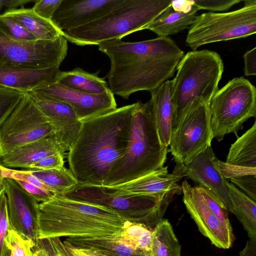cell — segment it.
Listing matches in <instances>:
<instances>
[{
    "mask_svg": "<svg viewBox=\"0 0 256 256\" xmlns=\"http://www.w3.org/2000/svg\"><path fill=\"white\" fill-rule=\"evenodd\" d=\"M98 47L110 60L106 76L110 90L126 100L137 92H150L173 77L184 54L170 37L136 42L116 39Z\"/></svg>",
    "mask_w": 256,
    "mask_h": 256,
    "instance_id": "cell-1",
    "label": "cell"
},
{
    "mask_svg": "<svg viewBox=\"0 0 256 256\" xmlns=\"http://www.w3.org/2000/svg\"><path fill=\"white\" fill-rule=\"evenodd\" d=\"M136 102L82 121L69 150V169L79 183L104 186L125 154Z\"/></svg>",
    "mask_w": 256,
    "mask_h": 256,
    "instance_id": "cell-2",
    "label": "cell"
},
{
    "mask_svg": "<svg viewBox=\"0 0 256 256\" xmlns=\"http://www.w3.org/2000/svg\"><path fill=\"white\" fill-rule=\"evenodd\" d=\"M126 221L110 208L54 195L38 204V239L108 236Z\"/></svg>",
    "mask_w": 256,
    "mask_h": 256,
    "instance_id": "cell-3",
    "label": "cell"
},
{
    "mask_svg": "<svg viewBox=\"0 0 256 256\" xmlns=\"http://www.w3.org/2000/svg\"><path fill=\"white\" fill-rule=\"evenodd\" d=\"M168 152L160 140L150 100L136 102L126 152L113 166L104 186L124 184L160 169Z\"/></svg>",
    "mask_w": 256,
    "mask_h": 256,
    "instance_id": "cell-4",
    "label": "cell"
},
{
    "mask_svg": "<svg viewBox=\"0 0 256 256\" xmlns=\"http://www.w3.org/2000/svg\"><path fill=\"white\" fill-rule=\"evenodd\" d=\"M224 70L222 60L214 51L194 50L184 54L172 80V130L190 109L201 103L210 104Z\"/></svg>",
    "mask_w": 256,
    "mask_h": 256,
    "instance_id": "cell-5",
    "label": "cell"
},
{
    "mask_svg": "<svg viewBox=\"0 0 256 256\" xmlns=\"http://www.w3.org/2000/svg\"><path fill=\"white\" fill-rule=\"evenodd\" d=\"M172 0H122L112 11L100 18L79 27L63 31L68 41L79 46L98 45L120 39L143 30L168 8Z\"/></svg>",
    "mask_w": 256,
    "mask_h": 256,
    "instance_id": "cell-6",
    "label": "cell"
},
{
    "mask_svg": "<svg viewBox=\"0 0 256 256\" xmlns=\"http://www.w3.org/2000/svg\"><path fill=\"white\" fill-rule=\"evenodd\" d=\"M174 192L161 198L138 195L104 186L78 184L66 192L64 196L110 208L128 221L142 224L153 230L163 219Z\"/></svg>",
    "mask_w": 256,
    "mask_h": 256,
    "instance_id": "cell-7",
    "label": "cell"
},
{
    "mask_svg": "<svg viewBox=\"0 0 256 256\" xmlns=\"http://www.w3.org/2000/svg\"><path fill=\"white\" fill-rule=\"evenodd\" d=\"M213 138L218 142L234 133L237 136L243 124L256 116V88L242 76L235 78L218 89L210 104Z\"/></svg>",
    "mask_w": 256,
    "mask_h": 256,
    "instance_id": "cell-8",
    "label": "cell"
},
{
    "mask_svg": "<svg viewBox=\"0 0 256 256\" xmlns=\"http://www.w3.org/2000/svg\"><path fill=\"white\" fill-rule=\"evenodd\" d=\"M227 12H208L196 16L188 28L186 42L192 50L218 42L246 38L256 32V0Z\"/></svg>",
    "mask_w": 256,
    "mask_h": 256,
    "instance_id": "cell-9",
    "label": "cell"
},
{
    "mask_svg": "<svg viewBox=\"0 0 256 256\" xmlns=\"http://www.w3.org/2000/svg\"><path fill=\"white\" fill-rule=\"evenodd\" d=\"M54 133L51 120L26 93L0 126V158L20 146Z\"/></svg>",
    "mask_w": 256,
    "mask_h": 256,
    "instance_id": "cell-10",
    "label": "cell"
},
{
    "mask_svg": "<svg viewBox=\"0 0 256 256\" xmlns=\"http://www.w3.org/2000/svg\"><path fill=\"white\" fill-rule=\"evenodd\" d=\"M63 36L51 40L19 41L0 30V66L46 68L59 66L66 56Z\"/></svg>",
    "mask_w": 256,
    "mask_h": 256,
    "instance_id": "cell-11",
    "label": "cell"
},
{
    "mask_svg": "<svg viewBox=\"0 0 256 256\" xmlns=\"http://www.w3.org/2000/svg\"><path fill=\"white\" fill-rule=\"evenodd\" d=\"M208 104L193 107L172 130L170 152L176 164H187L211 146L213 139Z\"/></svg>",
    "mask_w": 256,
    "mask_h": 256,
    "instance_id": "cell-12",
    "label": "cell"
},
{
    "mask_svg": "<svg viewBox=\"0 0 256 256\" xmlns=\"http://www.w3.org/2000/svg\"><path fill=\"white\" fill-rule=\"evenodd\" d=\"M216 156L211 146L196 156L187 164H176L173 174L180 179L188 177L199 186L208 190L222 206L230 212L228 196V182L220 171Z\"/></svg>",
    "mask_w": 256,
    "mask_h": 256,
    "instance_id": "cell-13",
    "label": "cell"
},
{
    "mask_svg": "<svg viewBox=\"0 0 256 256\" xmlns=\"http://www.w3.org/2000/svg\"><path fill=\"white\" fill-rule=\"evenodd\" d=\"M8 202L10 229L35 244L38 239V202L14 180L2 182Z\"/></svg>",
    "mask_w": 256,
    "mask_h": 256,
    "instance_id": "cell-14",
    "label": "cell"
},
{
    "mask_svg": "<svg viewBox=\"0 0 256 256\" xmlns=\"http://www.w3.org/2000/svg\"><path fill=\"white\" fill-rule=\"evenodd\" d=\"M183 202L200 232L216 246L229 248L233 242L232 231L226 228L208 206L196 186L186 180L182 184Z\"/></svg>",
    "mask_w": 256,
    "mask_h": 256,
    "instance_id": "cell-15",
    "label": "cell"
},
{
    "mask_svg": "<svg viewBox=\"0 0 256 256\" xmlns=\"http://www.w3.org/2000/svg\"><path fill=\"white\" fill-rule=\"evenodd\" d=\"M37 106L51 120L54 136L64 152L69 151L81 128L80 120L68 104L37 91L28 92Z\"/></svg>",
    "mask_w": 256,
    "mask_h": 256,
    "instance_id": "cell-16",
    "label": "cell"
},
{
    "mask_svg": "<svg viewBox=\"0 0 256 256\" xmlns=\"http://www.w3.org/2000/svg\"><path fill=\"white\" fill-rule=\"evenodd\" d=\"M36 91L68 104L82 122L116 108L114 94L110 90L100 94H90L55 82Z\"/></svg>",
    "mask_w": 256,
    "mask_h": 256,
    "instance_id": "cell-17",
    "label": "cell"
},
{
    "mask_svg": "<svg viewBox=\"0 0 256 256\" xmlns=\"http://www.w3.org/2000/svg\"><path fill=\"white\" fill-rule=\"evenodd\" d=\"M122 0H62L52 22L62 31L94 21L109 13Z\"/></svg>",
    "mask_w": 256,
    "mask_h": 256,
    "instance_id": "cell-18",
    "label": "cell"
},
{
    "mask_svg": "<svg viewBox=\"0 0 256 256\" xmlns=\"http://www.w3.org/2000/svg\"><path fill=\"white\" fill-rule=\"evenodd\" d=\"M59 68L0 66V86L24 93L36 91L56 82L60 72Z\"/></svg>",
    "mask_w": 256,
    "mask_h": 256,
    "instance_id": "cell-19",
    "label": "cell"
},
{
    "mask_svg": "<svg viewBox=\"0 0 256 256\" xmlns=\"http://www.w3.org/2000/svg\"><path fill=\"white\" fill-rule=\"evenodd\" d=\"M198 9L190 0H172L171 4L144 28L158 37H168L188 28Z\"/></svg>",
    "mask_w": 256,
    "mask_h": 256,
    "instance_id": "cell-20",
    "label": "cell"
},
{
    "mask_svg": "<svg viewBox=\"0 0 256 256\" xmlns=\"http://www.w3.org/2000/svg\"><path fill=\"white\" fill-rule=\"evenodd\" d=\"M180 180L172 172L168 173L166 166L126 184L108 187L135 194L162 198L169 192H182V186L178 184Z\"/></svg>",
    "mask_w": 256,
    "mask_h": 256,
    "instance_id": "cell-21",
    "label": "cell"
},
{
    "mask_svg": "<svg viewBox=\"0 0 256 256\" xmlns=\"http://www.w3.org/2000/svg\"><path fill=\"white\" fill-rule=\"evenodd\" d=\"M64 152L54 136L44 138L20 146L0 158V163L9 168L28 170L42 159L49 156Z\"/></svg>",
    "mask_w": 256,
    "mask_h": 256,
    "instance_id": "cell-22",
    "label": "cell"
},
{
    "mask_svg": "<svg viewBox=\"0 0 256 256\" xmlns=\"http://www.w3.org/2000/svg\"><path fill=\"white\" fill-rule=\"evenodd\" d=\"M172 80H167L151 91L152 102L158 136L163 145L170 144L174 108L171 100Z\"/></svg>",
    "mask_w": 256,
    "mask_h": 256,
    "instance_id": "cell-23",
    "label": "cell"
},
{
    "mask_svg": "<svg viewBox=\"0 0 256 256\" xmlns=\"http://www.w3.org/2000/svg\"><path fill=\"white\" fill-rule=\"evenodd\" d=\"M64 240L74 247L90 249L110 256H147L142 250L125 244L120 237L118 230L108 236L68 238Z\"/></svg>",
    "mask_w": 256,
    "mask_h": 256,
    "instance_id": "cell-24",
    "label": "cell"
},
{
    "mask_svg": "<svg viewBox=\"0 0 256 256\" xmlns=\"http://www.w3.org/2000/svg\"><path fill=\"white\" fill-rule=\"evenodd\" d=\"M2 14L19 23L37 40H51L63 36V31L59 30L51 20L40 17L32 8L22 7L7 10Z\"/></svg>",
    "mask_w": 256,
    "mask_h": 256,
    "instance_id": "cell-25",
    "label": "cell"
},
{
    "mask_svg": "<svg viewBox=\"0 0 256 256\" xmlns=\"http://www.w3.org/2000/svg\"><path fill=\"white\" fill-rule=\"evenodd\" d=\"M100 71L90 73L80 68L69 71L60 72L57 82L64 86L94 94L110 90L104 78L98 76Z\"/></svg>",
    "mask_w": 256,
    "mask_h": 256,
    "instance_id": "cell-26",
    "label": "cell"
},
{
    "mask_svg": "<svg viewBox=\"0 0 256 256\" xmlns=\"http://www.w3.org/2000/svg\"><path fill=\"white\" fill-rule=\"evenodd\" d=\"M228 193L233 213L242 224L250 239H256V204L234 185L228 183Z\"/></svg>",
    "mask_w": 256,
    "mask_h": 256,
    "instance_id": "cell-27",
    "label": "cell"
},
{
    "mask_svg": "<svg viewBox=\"0 0 256 256\" xmlns=\"http://www.w3.org/2000/svg\"><path fill=\"white\" fill-rule=\"evenodd\" d=\"M226 162L256 168V121L231 145Z\"/></svg>",
    "mask_w": 256,
    "mask_h": 256,
    "instance_id": "cell-28",
    "label": "cell"
},
{
    "mask_svg": "<svg viewBox=\"0 0 256 256\" xmlns=\"http://www.w3.org/2000/svg\"><path fill=\"white\" fill-rule=\"evenodd\" d=\"M150 256H180V244L170 222L162 219L152 230Z\"/></svg>",
    "mask_w": 256,
    "mask_h": 256,
    "instance_id": "cell-29",
    "label": "cell"
},
{
    "mask_svg": "<svg viewBox=\"0 0 256 256\" xmlns=\"http://www.w3.org/2000/svg\"><path fill=\"white\" fill-rule=\"evenodd\" d=\"M54 195H62L78 184L70 169L63 166L48 170H29Z\"/></svg>",
    "mask_w": 256,
    "mask_h": 256,
    "instance_id": "cell-30",
    "label": "cell"
},
{
    "mask_svg": "<svg viewBox=\"0 0 256 256\" xmlns=\"http://www.w3.org/2000/svg\"><path fill=\"white\" fill-rule=\"evenodd\" d=\"M120 238L130 246L142 250L150 256L152 246V230L142 224L126 221L118 230Z\"/></svg>",
    "mask_w": 256,
    "mask_h": 256,
    "instance_id": "cell-31",
    "label": "cell"
},
{
    "mask_svg": "<svg viewBox=\"0 0 256 256\" xmlns=\"http://www.w3.org/2000/svg\"><path fill=\"white\" fill-rule=\"evenodd\" d=\"M26 93L0 86V126Z\"/></svg>",
    "mask_w": 256,
    "mask_h": 256,
    "instance_id": "cell-32",
    "label": "cell"
},
{
    "mask_svg": "<svg viewBox=\"0 0 256 256\" xmlns=\"http://www.w3.org/2000/svg\"><path fill=\"white\" fill-rule=\"evenodd\" d=\"M7 246L10 250V256H32V248L36 244L27 240L14 230L9 229L6 238Z\"/></svg>",
    "mask_w": 256,
    "mask_h": 256,
    "instance_id": "cell-33",
    "label": "cell"
},
{
    "mask_svg": "<svg viewBox=\"0 0 256 256\" xmlns=\"http://www.w3.org/2000/svg\"><path fill=\"white\" fill-rule=\"evenodd\" d=\"M0 30L6 36L19 41L31 42L37 40L19 23L2 14L0 15Z\"/></svg>",
    "mask_w": 256,
    "mask_h": 256,
    "instance_id": "cell-34",
    "label": "cell"
},
{
    "mask_svg": "<svg viewBox=\"0 0 256 256\" xmlns=\"http://www.w3.org/2000/svg\"><path fill=\"white\" fill-rule=\"evenodd\" d=\"M10 229L6 196L3 192L0 196V256H10L6 238Z\"/></svg>",
    "mask_w": 256,
    "mask_h": 256,
    "instance_id": "cell-35",
    "label": "cell"
},
{
    "mask_svg": "<svg viewBox=\"0 0 256 256\" xmlns=\"http://www.w3.org/2000/svg\"><path fill=\"white\" fill-rule=\"evenodd\" d=\"M210 210L218 218L224 226L232 231L228 217V212L222 206L216 197L206 188L201 186H196Z\"/></svg>",
    "mask_w": 256,
    "mask_h": 256,
    "instance_id": "cell-36",
    "label": "cell"
},
{
    "mask_svg": "<svg viewBox=\"0 0 256 256\" xmlns=\"http://www.w3.org/2000/svg\"><path fill=\"white\" fill-rule=\"evenodd\" d=\"M217 166L226 178H238L247 176H256V168H246L218 160Z\"/></svg>",
    "mask_w": 256,
    "mask_h": 256,
    "instance_id": "cell-37",
    "label": "cell"
},
{
    "mask_svg": "<svg viewBox=\"0 0 256 256\" xmlns=\"http://www.w3.org/2000/svg\"><path fill=\"white\" fill-rule=\"evenodd\" d=\"M192 4L200 10L212 11H224L229 10L232 6L242 2V0H190Z\"/></svg>",
    "mask_w": 256,
    "mask_h": 256,
    "instance_id": "cell-38",
    "label": "cell"
},
{
    "mask_svg": "<svg viewBox=\"0 0 256 256\" xmlns=\"http://www.w3.org/2000/svg\"><path fill=\"white\" fill-rule=\"evenodd\" d=\"M52 239L56 246L67 256H110L90 249L74 247L65 240L61 241L58 238H52Z\"/></svg>",
    "mask_w": 256,
    "mask_h": 256,
    "instance_id": "cell-39",
    "label": "cell"
},
{
    "mask_svg": "<svg viewBox=\"0 0 256 256\" xmlns=\"http://www.w3.org/2000/svg\"><path fill=\"white\" fill-rule=\"evenodd\" d=\"M62 2V0H36L32 9L40 17L52 20Z\"/></svg>",
    "mask_w": 256,
    "mask_h": 256,
    "instance_id": "cell-40",
    "label": "cell"
},
{
    "mask_svg": "<svg viewBox=\"0 0 256 256\" xmlns=\"http://www.w3.org/2000/svg\"><path fill=\"white\" fill-rule=\"evenodd\" d=\"M65 154H56L46 156L32 165L28 170H48L64 166Z\"/></svg>",
    "mask_w": 256,
    "mask_h": 256,
    "instance_id": "cell-41",
    "label": "cell"
},
{
    "mask_svg": "<svg viewBox=\"0 0 256 256\" xmlns=\"http://www.w3.org/2000/svg\"><path fill=\"white\" fill-rule=\"evenodd\" d=\"M32 250V256H60L51 238L38 239Z\"/></svg>",
    "mask_w": 256,
    "mask_h": 256,
    "instance_id": "cell-42",
    "label": "cell"
},
{
    "mask_svg": "<svg viewBox=\"0 0 256 256\" xmlns=\"http://www.w3.org/2000/svg\"><path fill=\"white\" fill-rule=\"evenodd\" d=\"M24 190L31 195L38 202H45L52 198L54 194L28 182L15 180Z\"/></svg>",
    "mask_w": 256,
    "mask_h": 256,
    "instance_id": "cell-43",
    "label": "cell"
},
{
    "mask_svg": "<svg viewBox=\"0 0 256 256\" xmlns=\"http://www.w3.org/2000/svg\"><path fill=\"white\" fill-rule=\"evenodd\" d=\"M232 183L238 186L254 201L256 200V176H247L230 180Z\"/></svg>",
    "mask_w": 256,
    "mask_h": 256,
    "instance_id": "cell-44",
    "label": "cell"
},
{
    "mask_svg": "<svg viewBox=\"0 0 256 256\" xmlns=\"http://www.w3.org/2000/svg\"><path fill=\"white\" fill-rule=\"evenodd\" d=\"M244 74L246 76H256V48L247 51L244 55Z\"/></svg>",
    "mask_w": 256,
    "mask_h": 256,
    "instance_id": "cell-45",
    "label": "cell"
},
{
    "mask_svg": "<svg viewBox=\"0 0 256 256\" xmlns=\"http://www.w3.org/2000/svg\"><path fill=\"white\" fill-rule=\"evenodd\" d=\"M240 256H256V239H250L246 242L245 247L240 252Z\"/></svg>",
    "mask_w": 256,
    "mask_h": 256,
    "instance_id": "cell-46",
    "label": "cell"
},
{
    "mask_svg": "<svg viewBox=\"0 0 256 256\" xmlns=\"http://www.w3.org/2000/svg\"><path fill=\"white\" fill-rule=\"evenodd\" d=\"M36 0H3L4 6L8 10L16 9L18 6L22 8L32 2H35Z\"/></svg>",
    "mask_w": 256,
    "mask_h": 256,
    "instance_id": "cell-47",
    "label": "cell"
},
{
    "mask_svg": "<svg viewBox=\"0 0 256 256\" xmlns=\"http://www.w3.org/2000/svg\"><path fill=\"white\" fill-rule=\"evenodd\" d=\"M52 239V238H51ZM52 242L56 248V250H58V253L60 254V256H67L62 250H60L58 248L56 245L54 243L52 240Z\"/></svg>",
    "mask_w": 256,
    "mask_h": 256,
    "instance_id": "cell-48",
    "label": "cell"
},
{
    "mask_svg": "<svg viewBox=\"0 0 256 256\" xmlns=\"http://www.w3.org/2000/svg\"><path fill=\"white\" fill-rule=\"evenodd\" d=\"M2 166L0 163V180L2 182V183L3 180L4 179V178L3 176V174H2Z\"/></svg>",
    "mask_w": 256,
    "mask_h": 256,
    "instance_id": "cell-49",
    "label": "cell"
},
{
    "mask_svg": "<svg viewBox=\"0 0 256 256\" xmlns=\"http://www.w3.org/2000/svg\"><path fill=\"white\" fill-rule=\"evenodd\" d=\"M3 7H4L3 0H0V15L1 14L0 12H1L2 10V9Z\"/></svg>",
    "mask_w": 256,
    "mask_h": 256,
    "instance_id": "cell-50",
    "label": "cell"
},
{
    "mask_svg": "<svg viewBox=\"0 0 256 256\" xmlns=\"http://www.w3.org/2000/svg\"><path fill=\"white\" fill-rule=\"evenodd\" d=\"M4 192V188L2 184H0V196Z\"/></svg>",
    "mask_w": 256,
    "mask_h": 256,
    "instance_id": "cell-51",
    "label": "cell"
},
{
    "mask_svg": "<svg viewBox=\"0 0 256 256\" xmlns=\"http://www.w3.org/2000/svg\"><path fill=\"white\" fill-rule=\"evenodd\" d=\"M0 184H2V182H0Z\"/></svg>",
    "mask_w": 256,
    "mask_h": 256,
    "instance_id": "cell-52",
    "label": "cell"
}]
</instances>
